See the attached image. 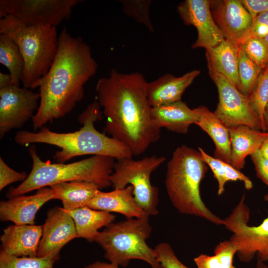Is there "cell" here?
<instances>
[{"instance_id": "1", "label": "cell", "mask_w": 268, "mask_h": 268, "mask_svg": "<svg viewBox=\"0 0 268 268\" xmlns=\"http://www.w3.org/2000/svg\"><path fill=\"white\" fill-rule=\"evenodd\" d=\"M148 82L142 74L113 69L96 85L98 101L106 118L105 131L123 143L133 155L143 153L160 137L151 119Z\"/></svg>"}, {"instance_id": "2", "label": "cell", "mask_w": 268, "mask_h": 268, "mask_svg": "<svg viewBox=\"0 0 268 268\" xmlns=\"http://www.w3.org/2000/svg\"><path fill=\"white\" fill-rule=\"evenodd\" d=\"M98 64L89 45L72 36L66 27L59 35L56 55L38 83V110L32 119L35 132L70 113L84 95V85L97 71Z\"/></svg>"}, {"instance_id": "3", "label": "cell", "mask_w": 268, "mask_h": 268, "mask_svg": "<svg viewBox=\"0 0 268 268\" xmlns=\"http://www.w3.org/2000/svg\"><path fill=\"white\" fill-rule=\"evenodd\" d=\"M100 108L98 101L88 105L78 117L83 126L77 131L57 133L44 126L37 132L18 131L14 141L22 146L35 143L58 146L61 150L55 152L54 158L59 163L76 156L91 154L110 156L116 160L132 158L133 154L125 144L95 129L94 123L103 118Z\"/></svg>"}, {"instance_id": "4", "label": "cell", "mask_w": 268, "mask_h": 268, "mask_svg": "<svg viewBox=\"0 0 268 268\" xmlns=\"http://www.w3.org/2000/svg\"><path fill=\"white\" fill-rule=\"evenodd\" d=\"M208 167L199 150L186 145L179 146L167 163L165 187L171 203L181 213L222 225L223 219L207 207L200 195V184Z\"/></svg>"}, {"instance_id": "5", "label": "cell", "mask_w": 268, "mask_h": 268, "mask_svg": "<svg viewBox=\"0 0 268 268\" xmlns=\"http://www.w3.org/2000/svg\"><path fill=\"white\" fill-rule=\"evenodd\" d=\"M29 153L32 160L31 172L19 186L7 192L8 198L61 182H89L99 190L112 186L110 177L115 163L112 157L93 155L70 163H51L41 159L34 145L29 147Z\"/></svg>"}, {"instance_id": "6", "label": "cell", "mask_w": 268, "mask_h": 268, "mask_svg": "<svg viewBox=\"0 0 268 268\" xmlns=\"http://www.w3.org/2000/svg\"><path fill=\"white\" fill-rule=\"evenodd\" d=\"M0 34L8 36L17 45L25 66L21 82L33 90L49 70L56 55L59 35L56 27L28 24L6 15L0 18Z\"/></svg>"}, {"instance_id": "7", "label": "cell", "mask_w": 268, "mask_h": 268, "mask_svg": "<svg viewBox=\"0 0 268 268\" xmlns=\"http://www.w3.org/2000/svg\"><path fill=\"white\" fill-rule=\"evenodd\" d=\"M149 217L113 222L99 231L94 242L104 250V257L118 267H126L131 260L136 259L146 262L151 268H163L154 249L146 243L152 231Z\"/></svg>"}, {"instance_id": "8", "label": "cell", "mask_w": 268, "mask_h": 268, "mask_svg": "<svg viewBox=\"0 0 268 268\" xmlns=\"http://www.w3.org/2000/svg\"><path fill=\"white\" fill-rule=\"evenodd\" d=\"M166 160L164 156L152 155L139 160L125 158L117 160L110 181L114 189H122L128 185L133 187L134 198L150 216L158 213V188L150 181L152 173Z\"/></svg>"}, {"instance_id": "9", "label": "cell", "mask_w": 268, "mask_h": 268, "mask_svg": "<svg viewBox=\"0 0 268 268\" xmlns=\"http://www.w3.org/2000/svg\"><path fill=\"white\" fill-rule=\"evenodd\" d=\"M245 199L243 195L231 213L223 219L222 225L233 233L229 240L240 261L249 262L256 255L258 260L268 261V216L259 225H249L250 210Z\"/></svg>"}, {"instance_id": "10", "label": "cell", "mask_w": 268, "mask_h": 268, "mask_svg": "<svg viewBox=\"0 0 268 268\" xmlns=\"http://www.w3.org/2000/svg\"><path fill=\"white\" fill-rule=\"evenodd\" d=\"M79 0H0V18L13 16L32 25L56 27L70 17Z\"/></svg>"}, {"instance_id": "11", "label": "cell", "mask_w": 268, "mask_h": 268, "mask_svg": "<svg viewBox=\"0 0 268 268\" xmlns=\"http://www.w3.org/2000/svg\"><path fill=\"white\" fill-rule=\"evenodd\" d=\"M217 89L219 102L213 112L228 128L244 125L263 131L259 115L251 106L248 98L221 74L209 71Z\"/></svg>"}, {"instance_id": "12", "label": "cell", "mask_w": 268, "mask_h": 268, "mask_svg": "<svg viewBox=\"0 0 268 268\" xmlns=\"http://www.w3.org/2000/svg\"><path fill=\"white\" fill-rule=\"evenodd\" d=\"M39 92L12 85L0 88V137L7 133L20 128L38 110Z\"/></svg>"}, {"instance_id": "13", "label": "cell", "mask_w": 268, "mask_h": 268, "mask_svg": "<svg viewBox=\"0 0 268 268\" xmlns=\"http://www.w3.org/2000/svg\"><path fill=\"white\" fill-rule=\"evenodd\" d=\"M210 7V1L207 0H186L177 6V12L184 24L197 29L198 37L193 48L207 50L225 39L214 20Z\"/></svg>"}, {"instance_id": "14", "label": "cell", "mask_w": 268, "mask_h": 268, "mask_svg": "<svg viewBox=\"0 0 268 268\" xmlns=\"http://www.w3.org/2000/svg\"><path fill=\"white\" fill-rule=\"evenodd\" d=\"M37 257L54 256L60 258L62 248L78 238L73 219L63 208L55 206L48 211Z\"/></svg>"}, {"instance_id": "15", "label": "cell", "mask_w": 268, "mask_h": 268, "mask_svg": "<svg viewBox=\"0 0 268 268\" xmlns=\"http://www.w3.org/2000/svg\"><path fill=\"white\" fill-rule=\"evenodd\" d=\"M211 1L214 20L225 39L239 46L249 36L253 22L250 14L240 0Z\"/></svg>"}, {"instance_id": "16", "label": "cell", "mask_w": 268, "mask_h": 268, "mask_svg": "<svg viewBox=\"0 0 268 268\" xmlns=\"http://www.w3.org/2000/svg\"><path fill=\"white\" fill-rule=\"evenodd\" d=\"M55 199L50 188L38 190L31 196H18L0 202L1 221H11L16 225H33L39 209L47 201Z\"/></svg>"}, {"instance_id": "17", "label": "cell", "mask_w": 268, "mask_h": 268, "mask_svg": "<svg viewBox=\"0 0 268 268\" xmlns=\"http://www.w3.org/2000/svg\"><path fill=\"white\" fill-rule=\"evenodd\" d=\"M42 232V225H9L0 238L1 250L17 257H36Z\"/></svg>"}, {"instance_id": "18", "label": "cell", "mask_w": 268, "mask_h": 268, "mask_svg": "<svg viewBox=\"0 0 268 268\" xmlns=\"http://www.w3.org/2000/svg\"><path fill=\"white\" fill-rule=\"evenodd\" d=\"M200 73V70L195 69L179 77L167 73L148 82L147 95L150 106L153 107L181 100L184 91Z\"/></svg>"}, {"instance_id": "19", "label": "cell", "mask_w": 268, "mask_h": 268, "mask_svg": "<svg viewBox=\"0 0 268 268\" xmlns=\"http://www.w3.org/2000/svg\"><path fill=\"white\" fill-rule=\"evenodd\" d=\"M87 206L95 210L119 213L127 218L149 216L135 200L133 187L131 185L109 192L100 190Z\"/></svg>"}, {"instance_id": "20", "label": "cell", "mask_w": 268, "mask_h": 268, "mask_svg": "<svg viewBox=\"0 0 268 268\" xmlns=\"http://www.w3.org/2000/svg\"><path fill=\"white\" fill-rule=\"evenodd\" d=\"M150 115L153 124L158 129L164 128L183 134H187L199 118L196 108L191 109L182 100L151 107Z\"/></svg>"}, {"instance_id": "21", "label": "cell", "mask_w": 268, "mask_h": 268, "mask_svg": "<svg viewBox=\"0 0 268 268\" xmlns=\"http://www.w3.org/2000/svg\"><path fill=\"white\" fill-rule=\"evenodd\" d=\"M231 144L230 164L240 170L245 159L259 150L268 134L249 127L241 125L229 128Z\"/></svg>"}, {"instance_id": "22", "label": "cell", "mask_w": 268, "mask_h": 268, "mask_svg": "<svg viewBox=\"0 0 268 268\" xmlns=\"http://www.w3.org/2000/svg\"><path fill=\"white\" fill-rule=\"evenodd\" d=\"M238 46L225 39L217 46L206 50L205 55L209 71L221 74L238 90Z\"/></svg>"}, {"instance_id": "23", "label": "cell", "mask_w": 268, "mask_h": 268, "mask_svg": "<svg viewBox=\"0 0 268 268\" xmlns=\"http://www.w3.org/2000/svg\"><path fill=\"white\" fill-rule=\"evenodd\" d=\"M199 118L196 125L206 132L213 140L214 157L230 164L231 144L229 129L213 112L201 105L196 108Z\"/></svg>"}, {"instance_id": "24", "label": "cell", "mask_w": 268, "mask_h": 268, "mask_svg": "<svg viewBox=\"0 0 268 268\" xmlns=\"http://www.w3.org/2000/svg\"><path fill=\"white\" fill-rule=\"evenodd\" d=\"M50 188L55 199L62 201L63 208L67 210L87 206L100 190L94 183L85 181L61 182L52 185Z\"/></svg>"}, {"instance_id": "25", "label": "cell", "mask_w": 268, "mask_h": 268, "mask_svg": "<svg viewBox=\"0 0 268 268\" xmlns=\"http://www.w3.org/2000/svg\"><path fill=\"white\" fill-rule=\"evenodd\" d=\"M66 210L74 220L78 238H84L89 242H94L98 230L114 222L116 218L110 212L87 206Z\"/></svg>"}, {"instance_id": "26", "label": "cell", "mask_w": 268, "mask_h": 268, "mask_svg": "<svg viewBox=\"0 0 268 268\" xmlns=\"http://www.w3.org/2000/svg\"><path fill=\"white\" fill-rule=\"evenodd\" d=\"M0 63L9 70L13 85L19 86L24 61L17 45L8 36L0 34Z\"/></svg>"}, {"instance_id": "27", "label": "cell", "mask_w": 268, "mask_h": 268, "mask_svg": "<svg viewBox=\"0 0 268 268\" xmlns=\"http://www.w3.org/2000/svg\"><path fill=\"white\" fill-rule=\"evenodd\" d=\"M237 250L230 241L220 242L215 248L214 255L201 254L194 259L198 268H235L233 258Z\"/></svg>"}, {"instance_id": "28", "label": "cell", "mask_w": 268, "mask_h": 268, "mask_svg": "<svg viewBox=\"0 0 268 268\" xmlns=\"http://www.w3.org/2000/svg\"><path fill=\"white\" fill-rule=\"evenodd\" d=\"M238 61L240 83L238 90L248 97L253 91L263 69L250 60L239 46Z\"/></svg>"}, {"instance_id": "29", "label": "cell", "mask_w": 268, "mask_h": 268, "mask_svg": "<svg viewBox=\"0 0 268 268\" xmlns=\"http://www.w3.org/2000/svg\"><path fill=\"white\" fill-rule=\"evenodd\" d=\"M60 258L54 256L44 258L17 257L0 251V268H53Z\"/></svg>"}, {"instance_id": "30", "label": "cell", "mask_w": 268, "mask_h": 268, "mask_svg": "<svg viewBox=\"0 0 268 268\" xmlns=\"http://www.w3.org/2000/svg\"><path fill=\"white\" fill-rule=\"evenodd\" d=\"M247 98L251 106L260 117L263 131L266 132L264 116L268 103V66L262 70L253 91Z\"/></svg>"}, {"instance_id": "31", "label": "cell", "mask_w": 268, "mask_h": 268, "mask_svg": "<svg viewBox=\"0 0 268 268\" xmlns=\"http://www.w3.org/2000/svg\"><path fill=\"white\" fill-rule=\"evenodd\" d=\"M123 12L136 22L144 25L149 31H154L150 18L151 0H121Z\"/></svg>"}, {"instance_id": "32", "label": "cell", "mask_w": 268, "mask_h": 268, "mask_svg": "<svg viewBox=\"0 0 268 268\" xmlns=\"http://www.w3.org/2000/svg\"><path fill=\"white\" fill-rule=\"evenodd\" d=\"M238 46L262 69L268 66V46L264 39L248 37Z\"/></svg>"}, {"instance_id": "33", "label": "cell", "mask_w": 268, "mask_h": 268, "mask_svg": "<svg viewBox=\"0 0 268 268\" xmlns=\"http://www.w3.org/2000/svg\"><path fill=\"white\" fill-rule=\"evenodd\" d=\"M154 249L156 259L163 268H189L178 259L169 243H160Z\"/></svg>"}, {"instance_id": "34", "label": "cell", "mask_w": 268, "mask_h": 268, "mask_svg": "<svg viewBox=\"0 0 268 268\" xmlns=\"http://www.w3.org/2000/svg\"><path fill=\"white\" fill-rule=\"evenodd\" d=\"M202 158L211 169L214 178L218 182V191L219 196L224 191V186L227 183L225 178V162L208 155L201 147L198 148Z\"/></svg>"}, {"instance_id": "35", "label": "cell", "mask_w": 268, "mask_h": 268, "mask_svg": "<svg viewBox=\"0 0 268 268\" xmlns=\"http://www.w3.org/2000/svg\"><path fill=\"white\" fill-rule=\"evenodd\" d=\"M28 175L25 172H19L15 171L9 167L3 161L2 158H0V190L1 191L4 188L8 185L18 182L24 181Z\"/></svg>"}, {"instance_id": "36", "label": "cell", "mask_w": 268, "mask_h": 268, "mask_svg": "<svg viewBox=\"0 0 268 268\" xmlns=\"http://www.w3.org/2000/svg\"><path fill=\"white\" fill-rule=\"evenodd\" d=\"M268 34V11L259 14L253 20L248 37L264 39Z\"/></svg>"}, {"instance_id": "37", "label": "cell", "mask_w": 268, "mask_h": 268, "mask_svg": "<svg viewBox=\"0 0 268 268\" xmlns=\"http://www.w3.org/2000/svg\"><path fill=\"white\" fill-rule=\"evenodd\" d=\"M257 177L268 186V158L264 156L259 149L251 155Z\"/></svg>"}, {"instance_id": "38", "label": "cell", "mask_w": 268, "mask_h": 268, "mask_svg": "<svg viewBox=\"0 0 268 268\" xmlns=\"http://www.w3.org/2000/svg\"><path fill=\"white\" fill-rule=\"evenodd\" d=\"M225 178L226 182L229 181H236L240 180L244 183L245 188L247 190H251L253 186L251 179L231 164L225 162Z\"/></svg>"}, {"instance_id": "39", "label": "cell", "mask_w": 268, "mask_h": 268, "mask_svg": "<svg viewBox=\"0 0 268 268\" xmlns=\"http://www.w3.org/2000/svg\"><path fill=\"white\" fill-rule=\"evenodd\" d=\"M253 19L260 13L268 11V0H240Z\"/></svg>"}, {"instance_id": "40", "label": "cell", "mask_w": 268, "mask_h": 268, "mask_svg": "<svg viewBox=\"0 0 268 268\" xmlns=\"http://www.w3.org/2000/svg\"><path fill=\"white\" fill-rule=\"evenodd\" d=\"M13 84L10 73L0 72V88H5Z\"/></svg>"}, {"instance_id": "41", "label": "cell", "mask_w": 268, "mask_h": 268, "mask_svg": "<svg viewBox=\"0 0 268 268\" xmlns=\"http://www.w3.org/2000/svg\"><path fill=\"white\" fill-rule=\"evenodd\" d=\"M84 268H119L118 266H116L111 263H107L105 262H101L100 261H96L92 264H90Z\"/></svg>"}, {"instance_id": "42", "label": "cell", "mask_w": 268, "mask_h": 268, "mask_svg": "<svg viewBox=\"0 0 268 268\" xmlns=\"http://www.w3.org/2000/svg\"><path fill=\"white\" fill-rule=\"evenodd\" d=\"M266 131L268 134V128L267 129ZM259 151L264 156L268 158V134L262 144Z\"/></svg>"}, {"instance_id": "43", "label": "cell", "mask_w": 268, "mask_h": 268, "mask_svg": "<svg viewBox=\"0 0 268 268\" xmlns=\"http://www.w3.org/2000/svg\"><path fill=\"white\" fill-rule=\"evenodd\" d=\"M264 119L266 129H267L268 128V103L265 109Z\"/></svg>"}, {"instance_id": "44", "label": "cell", "mask_w": 268, "mask_h": 268, "mask_svg": "<svg viewBox=\"0 0 268 268\" xmlns=\"http://www.w3.org/2000/svg\"><path fill=\"white\" fill-rule=\"evenodd\" d=\"M256 268H268V267L264 262L258 260Z\"/></svg>"}, {"instance_id": "45", "label": "cell", "mask_w": 268, "mask_h": 268, "mask_svg": "<svg viewBox=\"0 0 268 268\" xmlns=\"http://www.w3.org/2000/svg\"><path fill=\"white\" fill-rule=\"evenodd\" d=\"M264 200L268 202V193L264 196Z\"/></svg>"}, {"instance_id": "46", "label": "cell", "mask_w": 268, "mask_h": 268, "mask_svg": "<svg viewBox=\"0 0 268 268\" xmlns=\"http://www.w3.org/2000/svg\"><path fill=\"white\" fill-rule=\"evenodd\" d=\"M264 40H265L266 42L267 43L268 46V35L264 38Z\"/></svg>"}]
</instances>
